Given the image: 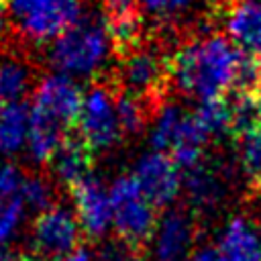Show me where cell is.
Masks as SVG:
<instances>
[{"label": "cell", "mask_w": 261, "mask_h": 261, "mask_svg": "<svg viewBox=\"0 0 261 261\" xmlns=\"http://www.w3.org/2000/svg\"><path fill=\"white\" fill-rule=\"evenodd\" d=\"M239 163L253 184L261 179V122L239 135Z\"/></svg>", "instance_id": "21"}, {"label": "cell", "mask_w": 261, "mask_h": 261, "mask_svg": "<svg viewBox=\"0 0 261 261\" xmlns=\"http://www.w3.org/2000/svg\"><path fill=\"white\" fill-rule=\"evenodd\" d=\"M198 241V224L186 210H167L153 230L149 241L151 261H188L194 255Z\"/></svg>", "instance_id": "10"}, {"label": "cell", "mask_w": 261, "mask_h": 261, "mask_svg": "<svg viewBox=\"0 0 261 261\" xmlns=\"http://www.w3.org/2000/svg\"><path fill=\"white\" fill-rule=\"evenodd\" d=\"M0 261H41V259L35 257L31 251L22 253V251H12V249L0 247Z\"/></svg>", "instance_id": "27"}, {"label": "cell", "mask_w": 261, "mask_h": 261, "mask_svg": "<svg viewBox=\"0 0 261 261\" xmlns=\"http://www.w3.org/2000/svg\"><path fill=\"white\" fill-rule=\"evenodd\" d=\"M49 163H51L55 181L71 190L77 184H82L86 177H90L94 151L80 137H71L63 141V145L59 147V151L53 155Z\"/></svg>", "instance_id": "15"}, {"label": "cell", "mask_w": 261, "mask_h": 261, "mask_svg": "<svg viewBox=\"0 0 261 261\" xmlns=\"http://www.w3.org/2000/svg\"><path fill=\"white\" fill-rule=\"evenodd\" d=\"M82 102L84 94L73 77H67L63 73H51L37 84L31 108L69 130L77 124Z\"/></svg>", "instance_id": "9"}, {"label": "cell", "mask_w": 261, "mask_h": 261, "mask_svg": "<svg viewBox=\"0 0 261 261\" xmlns=\"http://www.w3.org/2000/svg\"><path fill=\"white\" fill-rule=\"evenodd\" d=\"M116 96V86L108 82H98L84 94L82 112L75 126L80 130V139L94 153L112 149L124 135L120 126Z\"/></svg>", "instance_id": "6"}, {"label": "cell", "mask_w": 261, "mask_h": 261, "mask_svg": "<svg viewBox=\"0 0 261 261\" xmlns=\"http://www.w3.org/2000/svg\"><path fill=\"white\" fill-rule=\"evenodd\" d=\"M255 190L261 194V179H257V181H255Z\"/></svg>", "instance_id": "31"}, {"label": "cell", "mask_w": 261, "mask_h": 261, "mask_svg": "<svg viewBox=\"0 0 261 261\" xmlns=\"http://www.w3.org/2000/svg\"><path fill=\"white\" fill-rule=\"evenodd\" d=\"M59 261H94V255H92V251H90L88 247L80 245L75 251H71L69 255H65V257L59 259Z\"/></svg>", "instance_id": "29"}, {"label": "cell", "mask_w": 261, "mask_h": 261, "mask_svg": "<svg viewBox=\"0 0 261 261\" xmlns=\"http://www.w3.org/2000/svg\"><path fill=\"white\" fill-rule=\"evenodd\" d=\"M130 175L155 208L171 206L184 190V171L171 155L161 151H149L141 155Z\"/></svg>", "instance_id": "8"}, {"label": "cell", "mask_w": 261, "mask_h": 261, "mask_svg": "<svg viewBox=\"0 0 261 261\" xmlns=\"http://www.w3.org/2000/svg\"><path fill=\"white\" fill-rule=\"evenodd\" d=\"M188 261H222V257L216 247H202V249L194 251V255Z\"/></svg>", "instance_id": "28"}, {"label": "cell", "mask_w": 261, "mask_h": 261, "mask_svg": "<svg viewBox=\"0 0 261 261\" xmlns=\"http://www.w3.org/2000/svg\"><path fill=\"white\" fill-rule=\"evenodd\" d=\"M82 232L77 216L69 208L55 204L35 216L31 224V253L41 261H59L82 245Z\"/></svg>", "instance_id": "7"}, {"label": "cell", "mask_w": 261, "mask_h": 261, "mask_svg": "<svg viewBox=\"0 0 261 261\" xmlns=\"http://www.w3.org/2000/svg\"><path fill=\"white\" fill-rule=\"evenodd\" d=\"M184 192L190 204L198 210L214 208L226 194L224 173L210 161H202L196 167L184 171Z\"/></svg>", "instance_id": "14"}, {"label": "cell", "mask_w": 261, "mask_h": 261, "mask_svg": "<svg viewBox=\"0 0 261 261\" xmlns=\"http://www.w3.org/2000/svg\"><path fill=\"white\" fill-rule=\"evenodd\" d=\"M102 6H104V14H106L104 20L108 24L141 16V2L139 0H102Z\"/></svg>", "instance_id": "26"}, {"label": "cell", "mask_w": 261, "mask_h": 261, "mask_svg": "<svg viewBox=\"0 0 261 261\" xmlns=\"http://www.w3.org/2000/svg\"><path fill=\"white\" fill-rule=\"evenodd\" d=\"M112 49L114 43L106 20L86 14L51 41L49 63L67 77H90L104 67Z\"/></svg>", "instance_id": "2"}, {"label": "cell", "mask_w": 261, "mask_h": 261, "mask_svg": "<svg viewBox=\"0 0 261 261\" xmlns=\"http://www.w3.org/2000/svg\"><path fill=\"white\" fill-rule=\"evenodd\" d=\"M31 106L27 102H12L0 108V153H16L24 139H29Z\"/></svg>", "instance_id": "18"}, {"label": "cell", "mask_w": 261, "mask_h": 261, "mask_svg": "<svg viewBox=\"0 0 261 261\" xmlns=\"http://www.w3.org/2000/svg\"><path fill=\"white\" fill-rule=\"evenodd\" d=\"M65 128L59 126L57 122L49 120L47 116L35 112L31 108V126H29V151L31 157L37 163H47L53 159V155L59 151V147L63 145L65 137Z\"/></svg>", "instance_id": "17"}, {"label": "cell", "mask_w": 261, "mask_h": 261, "mask_svg": "<svg viewBox=\"0 0 261 261\" xmlns=\"http://www.w3.org/2000/svg\"><path fill=\"white\" fill-rule=\"evenodd\" d=\"M108 190L114 214L112 226L116 228L118 239L141 249L151 241L157 226L159 218L155 214V206L141 192L133 175H118Z\"/></svg>", "instance_id": "5"}, {"label": "cell", "mask_w": 261, "mask_h": 261, "mask_svg": "<svg viewBox=\"0 0 261 261\" xmlns=\"http://www.w3.org/2000/svg\"><path fill=\"white\" fill-rule=\"evenodd\" d=\"M245 51L222 33L190 37L171 55V84L200 102L226 98L237 90Z\"/></svg>", "instance_id": "1"}, {"label": "cell", "mask_w": 261, "mask_h": 261, "mask_svg": "<svg viewBox=\"0 0 261 261\" xmlns=\"http://www.w3.org/2000/svg\"><path fill=\"white\" fill-rule=\"evenodd\" d=\"M0 2H2V4H8V2H10V0H0Z\"/></svg>", "instance_id": "32"}, {"label": "cell", "mask_w": 261, "mask_h": 261, "mask_svg": "<svg viewBox=\"0 0 261 261\" xmlns=\"http://www.w3.org/2000/svg\"><path fill=\"white\" fill-rule=\"evenodd\" d=\"M24 212V202L20 196L0 198V245L6 243L16 230Z\"/></svg>", "instance_id": "23"}, {"label": "cell", "mask_w": 261, "mask_h": 261, "mask_svg": "<svg viewBox=\"0 0 261 261\" xmlns=\"http://www.w3.org/2000/svg\"><path fill=\"white\" fill-rule=\"evenodd\" d=\"M139 2L143 12H149L151 16L161 20H169L188 12L196 0H139Z\"/></svg>", "instance_id": "24"}, {"label": "cell", "mask_w": 261, "mask_h": 261, "mask_svg": "<svg viewBox=\"0 0 261 261\" xmlns=\"http://www.w3.org/2000/svg\"><path fill=\"white\" fill-rule=\"evenodd\" d=\"M96 261H143V253L139 247L128 245L122 239H114L100 247Z\"/></svg>", "instance_id": "25"}, {"label": "cell", "mask_w": 261, "mask_h": 261, "mask_svg": "<svg viewBox=\"0 0 261 261\" xmlns=\"http://www.w3.org/2000/svg\"><path fill=\"white\" fill-rule=\"evenodd\" d=\"M222 261H261V230L247 216H232L216 245Z\"/></svg>", "instance_id": "13"}, {"label": "cell", "mask_w": 261, "mask_h": 261, "mask_svg": "<svg viewBox=\"0 0 261 261\" xmlns=\"http://www.w3.org/2000/svg\"><path fill=\"white\" fill-rule=\"evenodd\" d=\"M4 24H6V4L0 2V35L4 31Z\"/></svg>", "instance_id": "30"}, {"label": "cell", "mask_w": 261, "mask_h": 261, "mask_svg": "<svg viewBox=\"0 0 261 261\" xmlns=\"http://www.w3.org/2000/svg\"><path fill=\"white\" fill-rule=\"evenodd\" d=\"M75 216L88 239H102L112 226V200L110 190L96 177H86L82 184L71 188Z\"/></svg>", "instance_id": "11"}, {"label": "cell", "mask_w": 261, "mask_h": 261, "mask_svg": "<svg viewBox=\"0 0 261 261\" xmlns=\"http://www.w3.org/2000/svg\"><path fill=\"white\" fill-rule=\"evenodd\" d=\"M171 84V55L163 45L141 41L128 51L120 53L116 69V90L137 96L141 100L161 104V98Z\"/></svg>", "instance_id": "4"}, {"label": "cell", "mask_w": 261, "mask_h": 261, "mask_svg": "<svg viewBox=\"0 0 261 261\" xmlns=\"http://www.w3.org/2000/svg\"><path fill=\"white\" fill-rule=\"evenodd\" d=\"M20 198L24 202V208H31L33 212L41 214L47 208L55 206V186L43 175H27L20 190Z\"/></svg>", "instance_id": "22"}, {"label": "cell", "mask_w": 261, "mask_h": 261, "mask_svg": "<svg viewBox=\"0 0 261 261\" xmlns=\"http://www.w3.org/2000/svg\"><path fill=\"white\" fill-rule=\"evenodd\" d=\"M224 31L241 51L261 61V0H228Z\"/></svg>", "instance_id": "12"}, {"label": "cell", "mask_w": 261, "mask_h": 261, "mask_svg": "<svg viewBox=\"0 0 261 261\" xmlns=\"http://www.w3.org/2000/svg\"><path fill=\"white\" fill-rule=\"evenodd\" d=\"M116 100H118V116H120L122 133L124 135H137V133H141L145 128V124L149 122L151 106L145 100H141L137 96H130L126 92H118Z\"/></svg>", "instance_id": "20"}, {"label": "cell", "mask_w": 261, "mask_h": 261, "mask_svg": "<svg viewBox=\"0 0 261 261\" xmlns=\"http://www.w3.org/2000/svg\"><path fill=\"white\" fill-rule=\"evenodd\" d=\"M198 128L206 137V141H220L232 130H237V114L234 102L226 98H216L208 102H200L198 108L192 112Z\"/></svg>", "instance_id": "16"}, {"label": "cell", "mask_w": 261, "mask_h": 261, "mask_svg": "<svg viewBox=\"0 0 261 261\" xmlns=\"http://www.w3.org/2000/svg\"><path fill=\"white\" fill-rule=\"evenodd\" d=\"M82 18V0H10L14 49L55 41Z\"/></svg>", "instance_id": "3"}, {"label": "cell", "mask_w": 261, "mask_h": 261, "mask_svg": "<svg viewBox=\"0 0 261 261\" xmlns=\"http://www.w3.org/2000/svg\"><path fill=\"white\" fill-rule=\"evenodd\" d=\"M33 82V67L22 57V53H14L12 57L0 61V102L12 104L16 102Z\"/></svg>", "instance_id": "19"}]
</instances>
